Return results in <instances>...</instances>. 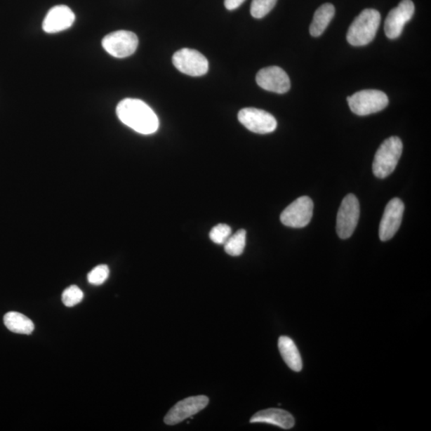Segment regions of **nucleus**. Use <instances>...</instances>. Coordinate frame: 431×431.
Returning a JSON list of instances; mask_svg holds the SVG:
<instances>
[{"mask_svg":"<svg viewBox=\"0 0 431 431\" xmlns=\"http://www.w3.org/2000/svg\"><path fill=\"white\" fill-rule=\"evenodd\" d=\"M4 322L9 331L17 334L30 335L34 329L32 320L20 312H8L4 316Z\"/></svg>","mask_w":431,"mask_h":431,"instance_id":"a211bd4d","label":"nucleus"},{"mask_svg":"<svg viewBox=\"0 0 431 431\" xmlns=\"http://www.w3.org/2000/svg\"><path fill=\"white\" fill-rule=\"evenodd\" d=\"M404 208V204L399 198H394L388 202L378 230V235L382 241L391 240L398 232L403 220Z\"/></svg>","mask_w":431,"mask_h":431,"instance_id":"9d476101","label":"nucleus"},{"mask_svg":"<svg viewBox=\"0 0 431 431\" xmlns=\"http://www.w3.org/2000/svg\"><path fill=\"white\" fill-rule=\"evenodd\" d=\"M381 21L375 9H365L352 22L347 34V42L354 46L369 44L375 39Z\"/></svg>","mask_w":431,"mask_h":431,"instance_id":"f03ea898","label":"nucleus"},{"mask_svg":"<svg viewBox=\"0 0 431 431\" xmlns=\"http://www.w3.org/2000/svg\"><path fill=\"white\" fill-rule=\"evenodd\" d=\"M415 13V5L411 0H403L397 8L390 11L384 25L387 38L397 39L404 31L406 23L410 21Z\"/></svg>","mask_w":431,"mask_h":431,"instance_id":"f8f14e48","label":"nucleus"},{"mask_svg":"<svg viewBox=\"0 0 431 431\" xmlns=\"http://www.w3.org/2000/svg\"><path fill=\"white\" fill-rule=\"evenodd\" d=\"M110 274V270L107 265H101L93 269L90 272L87 279L90 284L93 285H101L107 281Z\"/></svg>","mask_w":431,"mask_h":431,"instance_id":"5701e85b","label":"nucleus"},{"mask_svg":"<svg viewBox=\"0 0 431 431\" xmlns=\"http://www.w3.org/2000/svg\"><path fill=\"white\" fill-rule=\"evenodd\" d=\"M244 1L246 0H225V6L228 10H235L240 7Z\"/></svg>","mask_w":431,"mask_h":431,"instance_id":"b1692460","label":"nucleus"},{"mask_svg":"<svg viewBox=\"0 0 431 431\" xmlns=\"http://www.w3.org/2000/svg\"><path fill=\"white\" fill-rule=\"evenodd\" d=\"M232 230L229 225L225 224H219L217 226L213 227L209 237L211 240L218 244H225L231 236Z\"/></svg>","mask_w":431,"mask_h":431,"instance_id":"4be33fe9","label":"nucleus"},{"mask_svg":"<svg viewBox=\"0 0 431 431\" xmlns=\"http://www.w3.org/2000/svg\"><path fill=\"white\" fill-rule=\"evenodd\" d=\"M116 112L122 124L142 135H152L159 130V118L147 103L139 99H124Z\"/></svg>","mask_w":431,"mask_h":431,"instance_id":"f257e3e1","label":"nucleus"},{"mask_svg":"<svg viewBox=\"0 0 431 431\" xmlns=\"http://www.w3.org/2000/svg\"><path fill=\"white\" fill-rule=\"evenodd\" d=\"M74 20L75 15L67 6H55L46 14L43 22V29L48 34L59 33L71 27Z\"/></svg>","mask_w":431,"mask_h":431,"instance_id":"4468645a","label":"nucleus"},{"mask_svg":"<svg viewBox=\"0 0 431 431\" xmlns=\"http://www.w3.org/2000/svg\"><path fill=\"white\" fill-rule=\"evenodd\" d=\"M238 119L248 131L260 135L275 131L277 127V121L271 114L256 108L241 110L238 114Z\"/></svg>","mask_w":431,"mask_h":431,"instance_id":"1a4fd4ad","label":"nucleus"},{"mask_svg":"<svg viewBox=\"0 0 431 431\" xmlns=\"http://www.w3.org/2000/svg\"><path fill=\"white\" fill-rule=\"evenodd\" d=\"M336 13L335 7L331 4H324L314 13L310 26V34L314 37H319L326 30Z\"/></svg>","mask_w":431,"mask_h":431,"instance_id":"f3484780","label":"nucleus"},{"mask_svg":"<svg viewBox=\"0 0 431 431\" xmlns=\"http://www.w3.org/2000/svg\"><path fill=\"white\" fill-rule=\"evenodd\" d=\"M404 145L398 137H391L384 141L376 151L372 170L378 178H386L395 170L403 154Z\"/></svg>","mask_w":431,"mask_h":431,"instance_id":"7ed1b4c3","label":"nucleus"},{"mask_svg":"<svg viewBox=\"0 0 431 431\" xmlns=\"http://www.w3.org/2000/svg\"><path fill=\"white\" fill-rule=\"evenodd\" d=\"M352 112L366 116L381 112L387 107L389 99L385 93L377 90H364L347 98Z\"/></svg>","mask_w":431,"mask_h":431,"instance_id":"20e7f679","label":"nucleus"},{"mask_svg":"<svg viewBox=\"0 0 431 431\" xmlns=\"http://www.w3.org/2000/svg\"><path fill=\"white\" fill-rule=\"evenodd\" d=\"M314 204L310 197L297 198L284 209L281 215L284 225L301 229L310 223L313 215Z\"/></svg>","mask_w":431,"mask_h":431,"instance_id":"423d86ee","label":"nucleus"},{"mask_svg":"<svg viewBox=\"0 0 431 431\" xmlns=\"http://www.w3.org/2000/svg\"><path fill=\"white\" fill-rule=\"evenodd\" d=\"M208 398L206 395L194 396L185 399L172 407L167 413L164 421L167 425H176L206 409Z\"/></svg>","mask_w":431,"mask_h":431,"instance_id":"9b49d317","label":"nucleus"},{"mask_svg":"<svg viewBox=\"0 0 431 431\" xmlns=\"http://www.w3.org/2000/svg\"><path fill=\"white\" fill-rule=\"evenodd\" d=\"M279 353L291 370L299 372L303 369L301 355L294 341L288 336L279 337L278 341Z\"/></svg>","mask_w":431,"mask_h":431,"instance_id":"dca6fc26","label":"nucleus"},{"mask_svg":"<svg viewBox=\"0 0 431 431\" xmlns=\"http://www.w3.org/2000/svg\"><path fill=\"white\" fill-rule=\"evenodd\" d=\"M277 0H253L251 15L256 19L263 18L275 7Z\"/></svg>","mask_w":431,"mask_h":431,"instance_id":"aec40b11","label":"nucleus"},{"mask_svg":"<svg viewBox=\"0 0 431 431\" xmlns=\"http://www.w3.org/2000/svg\"><path fill=\"white\" fill-rule=\"evenodd\" d=\"M246 231L239 230L234 235H231L225 243V250L227 254L232 256H241L246 248Z\"/></svg>","mask_w":431,"mask_h":431,"instance_id":"6ab92c4d","label":"nucleus"},{"mask_svg":"<svg viewBox=\"0 0 431 431\" xmlns=\"http://www.w3.org/2000/svg\"><path fill=\"white\" fill-rule=\"evenodd\" d=\"M256 80L262 89L277 94H284L291 87L289 75L279 67L261 69L256 74Z\"/></svg>","mask_w":431,"mask_h":431,"instance_id":"ddd939ff","label":"nucleus"},{"mask_svg":"<svg viewBox=\"0 0 431 431\" xmlns=\"http://www.w3.org/2000/svg\"><path fill=\"white\" fill-rule=\"evenodd\" d=\"M102 45L110 55L124 59L135 53L138 46V39L131 32L118 31L105 37Z\"/></svg>","mask_w":431,"mask_h":431,"instance_id":"0eeeda50","label":"nucleus"},{"mask_svg":"<svg viewBox=\"0 0 431 431\" xmlns=\"http://www.w3.org/2000/svg\"><path fill=\"white\" fill-rule=\"evenodd\" d=\"M173 63L180 72L198 77L206 74L208 71V62L199 51L183 48L173 56Z\"/></svg>","mask_w":431,"mask_h":431,"instance_id":"6e6552de","label":"nucleus"},{"mask_svg":"<svg viewBox=\"0 0 431 431\" xmlns=\"http://www.w3.org/2000/svg\"><path fill=\"white\" fill-rule=\"evenodd\" d=\"M360 207L357 197L348 194L341 203L338 211L336 220V232L341 239L351 237L357 229L359 218Z\"/></svg>","mask_w":431,"mask_h":431,"instance_id":"39448f33","label":"nucleus"},{"mask_svg":"<svg viewBox=\"0 0 431 431\" xmlns=\"http://www.w3.org/2000/svg\"><path fill=\"white\" fill-rule=\"evenodd\" d=\"M252 423H267L284 430L293 428L295 426V418L286 411L270 409L256 413L250 419Z\"/></svg>","mask_w":431,"mask_h":431,"instance_id":"2eb2a0df","label":"nucleus"},{"mask_svg":"<svg viewBox=\"0 0 431 431\" xmlns=\"http://www.w3.org/2000/svg\"><path fill=\"white\" fill-rule=\"evenodd\" d=\"M84 293L77 285H72L64 290L62 300L64 305L67 307H74L79 304L84 299Z\"/></svg>","mask_w":431,"mask_h":431,"instance_id":"412c9836","label":"nucleus"}]
</instances>
